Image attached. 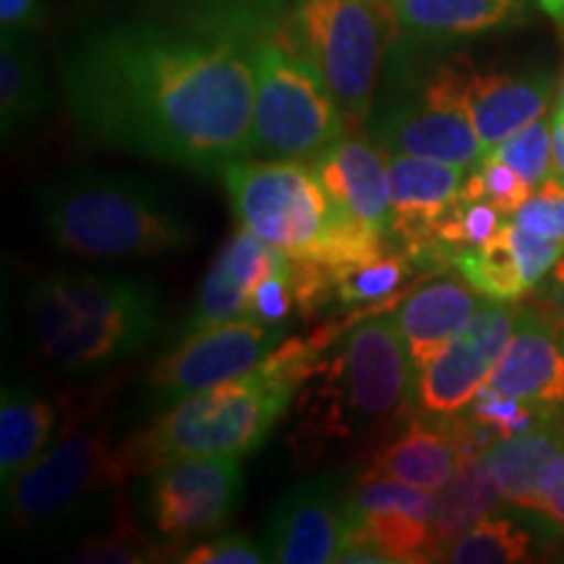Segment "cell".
<instances>
[{
    "label": "cell",
    "mask_w": 564,
    "mask_h": 564,
    "mask_svg": "<svg viewBox=\"0 0 564 564\" xmlns=\"http://www.w3.org/2000/svg\"><path fill=\"white\" fill-rule=\"evenodd\" d=\"M340 335L335 322L306 337L282 340L257 369L154 415L152 423L123 440L131 476L152 474L186 455H251L270 440L295 392L319 371L324 352Z\"/></svg>",
    "instance_id": "7a4b0ae2"
},
{
    "label": "cell",
    "mask_w": 564,
    "mask_h": 564,
    "mask_svg": "<svg viewBox=\"0 0 564 564\" xmlns=\"http://www.w3.org/2000/svg\"><path fill=\"white\" fill-rule=\"evenodd\" d=\"M400 30L423 40L476 37L525 17V0H387Z\"/></svg>",
    "instance_id": "cb8c5ba5"
},
{
    "label": "cell",
    "mask_w": 564,
    "mask_h": 564,
    "mask_svg": "<svg viewBox=\"0 0 564 564\" xmlns=\"http://www.w3.org/2000/svg\"><path fill=\"white\" fill-rule=\"evenodd\" d=\"M236 220L288 259H319L337 228L327 192L306 162L241 158L223 167Z\"/></svg>",
    "instance_id": "9c48e42d"
},
{
    "label": "cell",
    "mask_w": 564,
    "mask_h": 564,
    "mask_svg": "<svg viewBox=\"0 0 564 564\" xmlns=\"http://www.w3.org/2000/svg\"><path fill=\"white\" fill-rule=\"evenodd\" d=\"M512 223L535 232V236L554 238L564 243V186L549 178L544 186L512 215Z\"/></svg>",
    "instance_id": "8d00e7d4"
},
{
    "label": "cell",
    "mask_w": 564,
    "mask_h": 564,
    "mask_svg": "<svg viewBox=\"0 0 564 564\" xmlns=\"http://www.w3.org/2000/svg\"><path fill=\"white\" fill-rule=\"evenodd\" d=\"M539 514L564 531V449L546 465L544 478H541Z\"/></svg>",
    "instance_id": "f35d334b"
},
{
    "label": "cell",
    "mask_w": 564,
    "mask_h": 564,
    "mask_svg": "<svg viewBox=\"0 0 564 564\" xmlns=\"http://www.w3.org/2000/svg\"><path fill=\"white\" fill-rule=\"evenodd\" d=\"M554 79L544 70L528 74H470L468 112L481 139L484 160L497 144L546 116Z\"/></svg>",
    "instance_id": "44dd1931"
},
{
    "label": "cell",
    "mask_w": 564,
    "mask_h": 564,
    "mask_svg": "<svg viewBox=\"0 0 564 564\" xmlns=\"http://www.w3.org/2000/svg\"><path fill=\"white\" fill-rule=\"evenodd\" d=\"M295 403L291 449L312 463L333 442L405 419L419 369L392 312L364 314L340 335Z\"/></svg>",
    "instance_id": "3957f363"
},
{
    "label": "cell",
    "mask_w": 564,
    "mask_h": 564,
    "mask_svg": "<svg viewBox=\"0 0 564 564\" xmlns=\"http://www.w3.org/2000/svg\"><path fill=\"white\" fill-rule=\"evenodd\" d=\"M554 116L560 118L564 123V70H562V79L556 84V102H554Z\"/></svg>",
    "instance_id": "ee69618b"
},
{
    "label": "cell",
    "mask_w": 564,
    "mask_h": 564,
    "mask_svg": "<svg viewBox=\"0 0 564 564\" xmlns=\"http://www.w3.org/2000/svg\"><path fill=\"white\" fill-rule=\"evenodd\" d=\"M390 171V241L415 264L436 225L460 199L470 171L413 154H387Z\"/></svg>",
    "instance_id": "9a60e30c"
},
{
    "label": "cell",
    "mask_w": 564,
    "mask_h": 564,
    "mask_svg": "<svg viewBox=\"0 0 564 564\" xmlns=\"http://www.w3.org/2000/svg\"><path fill=\"white\" fill-rule=\"evenodd\" d=\"M40 17V0H0V30L3 34H26Z\"/></svg>",
    "instance_id": "ab89813d"
},
{
    "label": "cell",
    "mask_w": 564,
    "mask_h": 564,
    "mask_svg": "<svg viewBox=\"0 0 564 564\" xmlns=\"http://www.w3.org/2000/svg\"><path fill=\"white\" fill-rule=\"evenodd\" d=\"M415 264L403 251L392 249L377 262L343 274L335 285L333 303L340 308H394L408 293V280L413 278Z\"/></svg>",
    "instance_id": "f1b7e54d"
},
{
    "label": "cell",
    "mask_w": 564,
    "mask_h": 564,
    "mask_svg": "<svg viewBox=\"0 0 564 564\" xmlns=\"http://www.w3.org/2000/svg\"><path fill=\"white\" fill-rule=\"evenodd\" d=\"M478 178H481V192L484 199L491 202L494 207L502 212L505 217H510L518 212L523 204L535 194V188L528 183L518 171H512L510 165L497 158H486L478 165Z\"/></svg>",
    "instance_id": "74e56055"
},
{
    "label": "cell",
    "mask_w": 564,
    "mask_h": 564,
    "mask_svg": "<svg viewBox=\"0 0 564 564\" xmlns=\"http://www.w3.org/2000/svg\"><path fill=\"white\" fill-rule=\"evenodd\" d=\"M560 333H562V343H564V327H560Z\"/></svg>",
    "instance_id": "f6af8a7d"
},
{
    "label": "cell",
    "mask_w": 564,
    "mask_h": 564,
    "mask_svg": "<svg viewBox=\"0 0 564 564\" xmlns=\"http://www.w3.org/2000/svg\"><path fill=\"white\" fill-rule=\"evenodd\" d=\"M384 0H295L288 42L319 70L348 131L371 121L387 47Z\"/></svg>",
    "instance_id": "ba28073f"
},
{
    "label": "cell",
    "mask_w": 564,
    "mask_h": 564,
    "mask_svg": "<svg viewBox=\"0 0 564 564\" xmlns=\"http://www.w3.org/2000/svg\"><path fill=\"white\" fill-rule=\"evenodd\" d=\"M175 549L152 541L147 533H139V528L129 518L116 520L108 531H97L84 535L79 546H74L66 556V562L82 564H147V562H167Z\"/></svg>",
    "instance_id": "f546056e"
},
{
    "label": "cell",
    "mask_w": 564,
    "mask_h": 564,
    "mask_svg": "<svg viewBox=\"0 0 564 564\" xmlns=\"http://www.w3.org/2000/svg\"><path fill=\"white\" fill-rule=\"evenodd\" d=\"M243 494L238 455H186L147 474L141 510L162 544L178 554L230 523Z\"/></svg>",
    "instance_id": "8fae6325"
},
{
    "label": "cell",
    "mask_w": 564,
    "mask_h": 564,
    "mask_svg": "<svg viewBox=\"0 0 564 564\" xmlns=\"http://www.w3.org/2000/svg\"><path fill=\"white\" fill-rule=\"evenodd\" d=\"M502 494L491 481L489 470L481 455L463 457L455 476L436 491V507L429 531H432V560L440 562L444 546L453 544L457 535H463L470 525L497 510L502 505Z\"/></svg>",
    "instance_id": "4316f807"
},
{
    "label": "cell",
    "mask_w": 564,
    "mask_h": 564,
    "mask_svg": "<svg viewBox=\"0 0 564 564\" xmlns=\"http://www.w3.org/2000/svg\"><path fill=\"white\" fill-rule=\"evenodd\" d=\"M539 6H541V11L552 19L556 32H560L564 40V0H539Z\"/></svg>",
    "instance_id": "7bdbcfd3"
},
{
    "label": "cell",
    "mask_w": 564,
    "mask_h": 564,
    "mask_svg": "<svg viewBox=\"0 0 564 564\" xmlns=\"http://www.w3.org/2000/svg\"><path fill=\"white\" fill-rule=\"evenodd\" d=\"M285 259V253L264 243L257 232L241 225L204 274L192 314L183 324V335L243 316L257 282L264 280Z\"/></svg>",
    "instance_id": "d6986e66"
},
{
    "label": "cell",
    "mask_w": 564,
    "mask_h": 564,
    "mask_svg": "<svg viewBox=\"0 0 564 564\" xmlns=\"http://www.w3.org/2000/svg\"><path fill=\"white\" fill-rule=\"evenodd\" d=\"M436 507V491L419 489V486L394 481V478H366L350 489V512H405L415 518L432 520Z\"/></svg>",
    "instance_id": "836d02e7"
},
{
    "label": "cell",
    "mask_w": 564,
    "mask_h": 564,
    "mask_svg": "<svg viewBox=\"0 0 564 564\" xmlns=\"http://www.w3.org/2000/svg\"><path fill=\"white\" fill-rule=\"evenodd\" d=\"M560 415H564V411H544V408L539 405L523 403V400H514L507 398V394L494 392L489 387H481L474 403L468 405V419L478 423V426L489 429L497 440L525 434L531 432V429H539L549 421L560 419Z\"/></svg>",
    "instance_id": "d6a6232c"
},
{
    "label": "cell",
    "mask_w": 564,
    "mask_h": 564,
    "mask_svg": "<svg viewBox=\"0 0 564 564\" xmlns=\"http://www.w3.org/2000/svg\"><path fill=\"white\" fill-rule=\"evenodd\" d=\"M484 387L544 411H564V343L552 316L520 306L510 343Z\"/></svg>",
    "instance_id": "2e32d148"
},
{
    "label": "cell",
    "mask_w": 564,
    "mask_h": 564,
    "mask_svg": "<svg viewBox=\"0 0 564 564\" xmlns=\"http://www.w3.org/2000/svg\"><path fill=\"white\" fill-rule=\"evenodd\" d=\"M257 42L152 17L105 21L63 53V100L95 144L220 175L251 154Z\"/></svg>",
    "instance_id": "6da1fadb"
},
{
    "label": "cell",
    "mask_w": 564,
    "mask_h": 564,
    "mask_svg": "<svg viewBox=\"0 0 564 564\" xmlns=\"http://www.w3.org/2000/svg\"><path fill=\"white\" fill-rule=\"evenodd\" d=\"M562 257V241L535 236L510 220L489 243L457 253L453 267L484 299L514 303L541 285Z\"/></svg>",
    "instance_id": "ac0fdd59"
},
{
    "label": "cell",
    "mask_w": 564,
    "mask_h": 564,
    "mask_svg": "<svg viewBox=\"0 0 564 564\" xmlns=\"http://www.w3.org/2000/svg\"><path fill=\"white\" fill-rule=\"evenodd\" d=\"M137 17L262 40L282 32L285 0H137Z\"/></svg>",
    "instance_id": "d4e9b609"
},
{
    "label": "cell",
    "mask_w": 564,
    "mask_h": 564,
    "mask_svg": "<svg viewBox=\"0 0 564 564\" xmlns=\"http://www.w3.org/2000/svg\"><path fill=\"white\" fill-rule=\"evenodd\" d=\"M285 333L288 327L282 324L238 316L183 335V340L152 366L144 384L147 405L152 413H162L196 392L243 377L285 340Z\"/></svg>",
    "instance_id": "7c38bea8"
},
{
    "label": "cell",
    "mask_w": 564,
    "mask_h": 564,
    "mask_svg": "<svg viewBox=\"0 0 564 564\" xmlns=\"http://www.w3.org/2000/svg\"><path fill=\"white\" fill-rule=\"evenodd\" d=\"M518 312L512 301L481 299L468 327L419 371L415 411L460 415L474 403L510 343Z\"/></svg>",
    "instance_id": "4fadbf2b"
},
{
    "label": "cell",
    "mask_w": 564,
    "mask_h": 564,
    "mask_svg": "<svg viewBox=\"0 0 564 564\" xmlns=\"http://www.w3.org/2000/svg\"><path fill=\"white\" fill-rule=\"evenodd\" d=\"M181 564H259L267 554L259 541L246 533H215L202 544H188L178 554Z\"/></svg>",
    "instance_id": "d590c367"
},
{
    "label": "cell",
    "mask_w": 564,
    "mask_h": 564,
    "mask_svg": "<svg viewBox=\"0 0 564 564\" xmlns=\"http://www.w3.org/2000/svg\"><path fill=\"white\" fill-rule=\"evenodd\" d=\"M47 108V79L30 32L0 40V131L9 141L42 118Z\"/></svg>",
    "instance_id": "484cf974"
},
{
    "label": "cell",
    "mask_w": 564,
    "mask_h": 564,
    "mask_svg": "<svg viewBox=\"0 0 564 564\" xmlns=\"http://www.w3.org/2000/svg\"><path fill=\"white\" fill-rule=\"evenodd\" d=\"M535 306L552 316L556 327H564V257L552 267V272L546 274Z\"/></svg>",
    "instance_id": "60d3db41"
},
{
    "label": "cell",
    "mask_w": 564,
    "mask_h": 564,
    "mask_svg": "<svg viewBox=\"0 0 564 564\" xmlns=\"http://www.w3.org/2000/svg\"><path fill=\"white\" fill-rule=\"evenodd\" d=\"M564 449V415L531 432L497 440L481 460L507 505L539 512L541 478L546 465Z\"/></svg>",
    "instance_id": "603a6c76"
},
{
    "label": "cell",
    "mask_w": 564,
    "mask_h": 564,
    "mask_svg": "<svg viewBox=\"0 0 564 564\" xmlns=\"http://www.w3.org/2000/svg\"><path fill=\"white\" fill-rule=\"evenodd\" d=\"M350 525V489L340 476H312L295 484L270 507L262 525L267 562H337Z\"/></svg>",
    "instance_id": "5bb4252c"
},
{
    "label": "cell",
    "mask_w": 564,
    "mask_h": 564,
    "mask_svg": "<svg viewBox=\"0 0 564 564\" xmlns=\"http://www.w3.org/2000/svg\"><path fill=\"white\" fill-rule=\"evenodd\" d=\"M131 478L123 440L95 413H66L51 447L3 489V512L24 535H70L97 523Z\"/></svg>",
    "instance_id": "8992f818"
},
{
    "label": "cell",
    "mask_w": 564,
    "mask_h": 564,
    "mask_svg": "<svg viewBox=\"0 0 564 564\" xmlns=\"http://www.w3.org/2000/svg\"><path fill=\"white\" fill-rule=\"evenodd\" d=\"M253 66L257 89L249 158L314 165L348 131L319 70L282 32L253 45Z\"/></svg>",
    "instance_id": "52a82bcc"
},
{
    "label": "cell",
    "mask_w": 564,
    "mask_h": 564,
    "mask_svg": "<svg viewBox=\"0 0 564 564\" xmlns=\"http://www.w3.org/2000/svg\"><path fill=\"white\" fill-rule=\"evenodd\" d=\"M400 74V87L371 112L369 137L384 154H413L476 171L484 162V147L468 112L474 70L440 63L419 76H408L405 68Z\"/></svg>",
    "instance_id": "30bf717a"
},
{
    "label": "cell",
    "mask_w": 564,
    "mask_h": 564,
    "mask_svg": "<svg viewBox=\"0 0 564 564\" xmlns=\"http://www.w3.org/2000/svg\"><path fill=\"white\" fill-rule=\"evenodd\" d=\"M384 3H387V0H384Z\"/></svg>",
    "instance_id": "bcb514c9"
},
{
    "label": "cell",
    "mask_w": 564,
    "mask_h": 564,
    "mask_svg": "<svg viewBox=\"0 0 564 564\" xmlns=\"http://www.w3.org/2000/svg\"><path fill=\"white\" fill-rule=\"evenodd\" d=\"M552 178L564 186V123L556 116L552 126Z\"/></svg>",
    "instance_id": "b9f144b4"
},
{
    "label": "cell",
    "mask_w": 564,
    "mask_h": 564,
    "mask_svg": "<svg viewBox=\"0 0 564 564\" xmlns=\"http://www.w3.org/2000/svg\"><path fill=\"white\" fill-rule=\"evenodd\" d=\"M47 241L91 262H141L194 243V223L158 183L131 173L79 171L34 192Z\"/></svg>",
    "instance_id": "277c9868"
},
{
    "label": "cell",
    "mask_w": 564,
    "mask_h": 564,
    "mask_svg": "<svg viewBox=\"0 0 564 564\" xmlns=\"http://www.w3.org/2000/svg\"><path fill=\"white\" fill-rule=\"evenodd\" d=\"M552 126L554 116H541L539 121L528 123L525 129L512 133L502 144L491 150L489 158L507 162L518 171L533 188H541L552 178Z\"/></svg>",
    "instance_id": "1f68e13d"
},
{
    "label": "cell",
    "mask_w": 564,
    "mask_h": 564,
    "mask_svg": "<svg viewBox=\"0 0 564 564\" xmlns=\"http://www.w3.org/2000/svg\"><path fill=\"white\" fill-rule=\"evenodd\" d=\"M533 560V533L512 518H486L444 546L440 562L514 564Z\"/></svg>",
    "instance_id": "83f0119b"
},
{
    "label": "cell",
    "mask_w": 564,
    "mask_h": 564,
    "mask_svg": "<svg viewBox=\"0 0 564 564\" xmlns=\"http://www.w3.org/2000/svg\"><path fill=\"white\" fill-rule=\"evenodd\" d=\"M295 308V293H293V267L291 259H285L280 267L267 274L264 280L257 282L253 288L249 308L243 316L259 319L264 324H282V327H291V316Z\"/></svg>",
    "instance_id": "e575fe53"
},
{
    "label": "cell",
    "mask_w": 564,
    "mask_h": 564,
    "mask_svg": "<svg viewBox=\"0 0 564 564\" xmlns=\"http://www.w3.org/2000/svg\"><path fill=\"white\" fill-rule=\"evenodd\" d=\"M350 520L369 535L371 544L384 554L387 564L434 562L429 520L405 512H350Z\"/></svg>",
    "instance_id": "4dcf8cb0"
},
{
    "label": "cell",
    "mask_w": 564,
    "mask_h": 564,
    "mask_svg": "<svg viewBox=\"0 0 564 564\" xmlns=\"http://www.w3.org/2000/svg\"><path fill=\"white\" fill-rule=\"evenodd\" d=\"M478 291L468 280L440 278L413 288L392 308L415 369H426L440 352L455 340L474 319Z\"/></svg>",
    "instance_id": "ffe728a7"
},
{
    "label": "cell",
    "mask_w": 564,
    "mask_h": 564,
    "mask_svg": "<svg viewBox=\"0 0 564 564\" xmlns=\"http://www.w3.org/2000/svg\"><path fill=\"white\" fill-rule=\"evenodd\" d=\"M58 408L37 384L13 382L0 392V484L3 489L51 447L58 434Z\"/></svg>",
    "instance_id": "7402d4cb"
},
{
    "label": "cell",
    "mask_w": 564,
    "mask_h": 564,
    "mask_svg": "<svg viewBox=\"0 0 564 564\" xmlns=\"http://www.w3.org/2000/svg\"><path fill=\"white\" fill-rule=\"evenodd\" d=\"M312 167L337 215L390 236V171L377 141L345 133Z\"/></svg>",
    "instance_id": "e0dca14e"
},
{
    "label": "cell",
    "mask_w": 564,
    "mask_h": 564,
    "mask_svg": "<svg viewBox=\"0 0 564 564\" xmlns=\"http://www.w3.org/2000/svg\"><path fill=\"white\" fill-rule=\"evenodd\" d=\"M40 356L70 377H89L129 361L162 324L160 288L129 274L51 272L26 295Z\"/></svg>",
    "instance_id": "5b68a950"
}]
</instances>
